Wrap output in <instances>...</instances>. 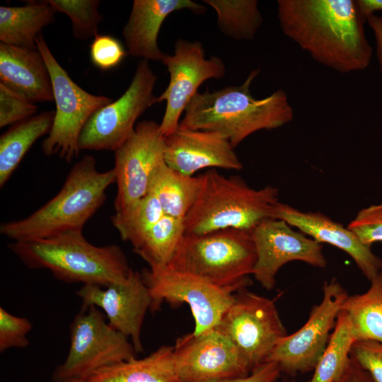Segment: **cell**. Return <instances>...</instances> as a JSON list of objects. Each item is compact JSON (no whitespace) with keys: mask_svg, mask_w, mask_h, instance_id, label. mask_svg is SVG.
Listing matches in <instances>:
<instances>
[{"mask_svg":"<svg viewBox=\"0 0 382 382\" xmlns=\"http://www.w3.org/2000/svg\"><path fill=\"white\" fill-rule=\"evenodd\" d=\"M350 320L341 310L328 345L308 382H335L347 368L356 341Z\"/></svg>","mask_w":382,"mask_h":382,"instance_id":"obj_28","label":"cell"},{"mask_svg":"<svg viewBox=\"0 0 382 382\" xmlns=\"http://www.w3.org/2000/svg\"><path fill=\"white\" fill-rule=\"evenodd\" d=\"M183 9L196 14L207 10L191 0H134L122 33L127 54L147 61H161L164 53L158 45L160 29L171 13Z\"/></svg>","mask_w":382,"mask_h":382,"instance_id":"obj_20","label":"cell"},{"mask_svg":"<svg viewBox=\"0 0 382 382\" xmlns=\"http://www.w3.org/2000/svg\"><path fill=\"white\" fill-rule=\"evenodd\" d=\"M348 296L335 278L325 282L322 300L313 306L306 323L295 332L282 338L266 361L277 363L281 371L290 374L313 370Z\"/></svg>","mask_w":382,"mask_h":382,"instance_id":"obj_12","label":"cell"},{"mask_svg":"<svg viewBox=\"0 0 382 382\" xmlns=\"http://www.w3.org/2000/svg\"><path fill=\"white\" fill-rule=\"evenodd\" d=\"M8 248L28 267L48 270L54 277L67 283L105 287L125 281L132 270L119 245H93L83 231L13 242Z\"/></svg>","mask_w":382,"mask_h":382,"instance_id":"obj_3","label":"cell"},{"mask_svg":"<svg viewBox=\"0 0 382 382\" xmlns=\"http://www.w3.org/2000/svg\"><path fill=\"white\" fill-rule=\"evenodd\" d=\"M156 81L149 61L141 59L125 92L88 119L79 137L80 150L115 151L122 146L134 133L137 119L156 103Z\"/></svg>","mask_w":382,"mask_h":382,"instance_id":"obj_9","label":"cell"},{"mask_svg":"<svg viewBox=\"0 0 382 382\" xmlns=\"http://www.w3.org/2000/svg\"><path fill=\"white\" fill-rule=\"evenodd\" d=\"M374 35L376 41V54L382 74V20L381 16L374 14L369 16L366 19Z\"/></svg>","mask_w":382,"mask_h":382,"instance_id":"obj_39","label":"cell"},{"mask_svg":"<svg viewBox=\"0 0 382 382\" xmlns=\"http://www.w3.org/2000/svg\"><path fill=\"white\" fill-rule=\"evenodd\" d=\"M201 186V175H183L163 162L153 173L148 193L157 198L164 214L185 219L195 204Z\"/></svg>","mask_w":382,"mask_h":382,"instance_id":"obj_24","label":"cell"},{"mask_svg":"<svg viewBox=\"0 0 382 382\" xmlns=\"http://www.w3.org/2000/svg\"><path fill=\"white\" fill-rule=\"evenodd\" d=\"M239 292L216 328L230 339L253 371L287 333L274 301Z\"/></svg>","mask_w":382,"mask_h":382,"instance_id":"obj_10","label":"cell"},{"mask_svg":"<svg viewBox=\"0 0 382 382\" xmlns=\"http://www.w3.org/2000/svg\"><path fill=\"white\" fill-rule=\"evenodd\" d=\"M35 42L50 74L56 104L52 127L42 142V151L47 156H57L70 162L79 154V137L88 119L112 100L78 86L58 63L42 33Z\"/></svg>","mask_w":382,"mask_h":382,"instance_id":"obj_7","label":"cell"},{"mask_svg":"<svg viewBox=\"0 0 382 382\" xmlns=\"http://www.w3.org/2000/svg\"><path fill=\"white\" fill-rule=\"evenodd\" d=\"M165 137L160 124L143 120L132 135L115 153V183L117 191L115 213L124 211L148 193L151 177L165 162Z\"/></svg>","mask_w":382,"mask_h":382,"instance_id":"obj_15","label":"cell"},{"mask_svg":"<svg viewBox=\"0 0 382 382\" xmlns=\"http://www.w3.org/2000/svg\"><path fill=\"white\" fill-rule=\"evenodd\" d=\"M173 357L179 382H217L252 372L230 339L216 328L178 338Z\"/></svg>","mask_w":382,"mask_h":382,"instance_id":"obj_14","label":"cell"},{"mask_svg":"<svg viewBox=\"0 0 382 382\" xmlns=\"http://www.w3.org/2000/svg\"><path fill=\"white\" fill-rule=\"evenodd\" d=\"M283 33L317 62L346 74L366 69L373 49L357 0H278Z\"/></svg>","mask_w":382,"mask_h":382,"instance_id":"obj_1","label":"cell"},{"mask_svg":"<svg viewBox=\"0 0 382 382\" xmlns=\"http://www.w3.org/2000/svg\"><path fill=\"white\" fill-rule=\"evenodd\" d=\"M129 337L112 328L96 306H82L70 326L67 356L53 380L85 379L103 367L135 357Z\"/></svg>","mask_w":382,"mask_h":382,"instance_id":"obj_8","label":"cell"},{"mask_svg":"<svg viewBox=\"0 0 382 382\" xmlns=\"http://www.w3.org/2000/svg\"><path fill=\"white\" fill-rule=\"evenodd\" d=\"M32 328V323L28 318L13 315L1 306L0 352L28 346L27 335Z\"/></svg>","mask_w":382,"mask_h":382,"instance_id":"obj_32","label":"cell"},{"mask_svg":"<svg viewBox=\"0 0 382 382\" xmlns=\"http://www.w3.org/2000/svg\"><path fill=\"white\" fill-rule=\"evenodd\" d=\"M260 72V69L252 70L240 86L197 92L185 108L179 127L219 132L235 149L257 131L290 122L294 110L284 90L263 98L252 96L250 85Z\"/></svg>","mask_w":382,"mask_h":382,"instance_id":"obj_2","label":"cell"},{"mask_svg":"<svg viewBox=\"0 0 382 382\" xmlns=\"http://www.w3.org/2000/svg\"><path fill=\"white\" fill-rule=\"evenodd\" d=\"M256 257L251 231L226 228L185 233L167 266L235 292L250 282Z\"/></svg>","mask_w":382,"mask_h":382,"instance_id":"obj_6","label":"cell"},{"mask_svg":"<svg viewBox=\"0 0 382 382\" xmlns=\"http://www.w3.org/2000/svg\"><path fill=\"white\" fill-rule=\"evenodd\" d=\"M164 215L157 198L151 193L111 216L120 237L134 247L146 232Z\"/></svg>","mask_w":382,"mask_h":382,"instance_id":"obj_30","label":"cell"},{"mask_svg":"<svg viewBox=\"0 0 382 382\" xmlns=\"http://www.w3.org/2000/svg\"><path fill=\"white\" fill-rule=\"evenodd\" d=\"M141 274L152 298L151 311H156L163 301L187 303L195 319V335L216 328L234 301L232 291L168 266L145 269Z\"/></svg>","mask_w":382,"mask_h":382,"instance_id":"obj_11","label":"cell"},{"mask_svg":"<svg viewBox=\"0 0 382 382\" xmlns=\"http://www.w3.org/2000/svg\"><path fill=\"white\" fill-rule=\"evenodd\" d=\"M127 54L121 42L109 35L98 34L90 45L91 60L95 66L103 71L117 66Z\"/></svg>","mask_w":382,"mask_h":382,"instance_id":"obj_33","label":"cell"},{"mask_svg":"<svg viewBox=\"0 0 382 382\" xmlns=\"http://www.w3.org/2000/svg\"><path fill=\"white\" fill-rule=\"evenodd\" d=\"M52 382H84L83 379L74 378L66 380H53Z\"/></svg>","mask_w":382,"mask_h":382,"instance_id":"obj_41","label":"cell"},{"mask_svg":"<svg viewBox=\"0 0 382 382\" xmlns=\"http://www.w3.org/2000/svg\"><path fill=\"white\" fill-rule=\"evenodd\" d=\"M184 219L164 214L133 247L150 269L167 266L185 235Z\"/></svg>","mask_w":382,"mask_h":382,"instance_id":"obj_27","label":"cell"},{"mask_svg":"<svg viewBox=\"0 0 382 382\" xmlns=\"http://www.w3.org/2000/svg\"><path fill=\"white\" fill-rule=\"evenodd\" d=\"M170 74L166 90L156 98V103L166 102L160 123V129L166 137L179 127L180 117L185 108L205 81L224 76L226 66L216 56L205 58L202 42L178 39L173 55L165 54L161 61Z\"/></svg>","mask_w":382,"mask_h":382,"instance_id":"obj_13","label":"cell"},{"mask_svg":"<svg viewBox=\"0 0 382 382\" xmlns=\"http://www.w3.org/2000/svg\"><path fill=\"white\" fill-rule=\"evenodd\" d=\"M54 110L16 123L0 137V186L9 180L33 144L52 129Z\"/></svg>","mask_w":382,"mask_h":382,"instance_id":"obj_25","label":"cell"},{"mask_svg":"<svg viewBox=\"0 0 382 382\" xmlns=\"http://www.w3.org/2000/svg\"><path fill=\"white\" fill-rule=\"evenodd\" d=\"M55 12L67 15L75 38L86 40L98 34L103 16L98 11V0H47Z\"/></svg>","mask_w":382,"mask_h":382,"instance_id":"obj_31","label":"cell"},{"mask_svg":"<svg viewBox=\"0 0 382 382\" xmlns=\"http://www.w3.org/2000/svg\"><path fill=\"white\" fill-rule=\"evenodd\" d=\"M164 161L168 167L187 176L204 168H243L234 148L224 135L181 127L165 137Z\"/></svg>","mask_w":382,"mask_h":382,"instance_id":"obj_18","label":"cell"},{"mask_svg":"<svg viewBox=\"0 0 382 382\" xmlns=\"http://www.w3.org/2000/svg\"><path fill=\"white\" fill-rule=\"evenodd\" d=\"M361 16L366 19L375 11L382 12V0H357ZM382 20V16H381Z\"/></svg>","mask_w":382,"mask_h":382,"instance_id":"obj_40","label":"cell"},{"mask_svg":"<svg viewBox=\"0 0 382 382\" xmlns=\"http://www.w3.org/2000/svg\"><path fill=\"white\" fill-rule=\"evenodd\" d=\"M350 356L366 371L375 382H382V343L374 340H356Z\"/></svg>","mask_w":382,"mask_h":382,"instance_id":"obj_36","label":"cell"},{"mask_svg":"<svg viewBox=\"0 0 382 382\" xmlns=\"http://www.w3.org/2000/svg\"><path fill=\"white\" fill-rule=\"evenodd\" d=\"M274 218L286 221L317 242L329 243L347 253L371 282L381 270L382 260L352 230L319 212H302L278 202Z\"/></svg>","mask_w":382,"mask_h":382,"instance_id":"obj_19","label":"cell"},{"mask_svg":"<svg viewBox=\"0 0 382 382\" xmlns=\"http://www.w3.org/2000/svg\"><path fill=\"white\" fill-rule=\"evenodd\" d=\"M342 310L350 320L357 340L382 343V269L367 291L347 296Z\"/></svg>","mask_w":382,"mask_h":382,"instance_id":"obj_26","label":"cell"},{"mask_svg":"<svg viewBox=\"0 0 382 382\" xmlns=\"http://www.w3.org/2000/svg\"><path fill=\"white\" fill-rule=\"evenodd\" d=\"M113 183L114 170L100 172L95 158L86 155L73 166L54 197L28 216L1 224L0 232L18 242L82 231L105 202L106 190Z\"/></svg>","mask_w":382,"mask_h":382,"instance_id":"obj_4","label":"cell"},{"mask_svg":"<svg viewBox=\"0 0 382 382\" xmlns=\"http://www.w3.org/2000/svg\"><path fill=\"white\" fill-rule=\"evenodd\" d=\"M55 11L47 1H29L21 6H0V41L6 45L35 50L42 29L55 20Z\"/></svg>","mask_w":382,"mask_h":382,"instance_id":"obj_23","label":"cell"},{"mask_svg":"<svg viewBox=\"0 0 382 382\" xmlns=\"http://www.w3.org/2000/svg\"><path fill=\"white\" fill-rule=\"evenodd\" d=\"M0 81L33 103L54 100L50 74L37 48L0 42Z\"/></svg>","mask_w":382,"mask_h":382,"instance_id":"obj_21","label":"cell"},{"mask_svg":"<svg viewBox=\"0 0 382 382\" xmlns=\"http://www.w3.org/2000/svg\"><path fill=\"white\" fill-rule=\"evenodd\" d=\"M84 382H179L173 347L163 345L142 359L136 357L103 367Z\"/></svg>","mask_w":382,"mask_h":382,"instance_id":"obj_22","label":"cell"},{"mask_svg":"<svg viewBox=\"0 0 382 382\" xmlns=\"http://www.w3.org/2000/svg\"><path fill=\"white\" fill-rule=\"evenodd\" d=\"M280 371L277 363L265 361L248 376L217 382H274L278 377Z\"/></svg>","mask_w":382,"mask_h":382,"instance_id":"obj_37","label":"cell"},{"mask_svg":"<svg viewBox=\"0 0 382 382\" xmlns=\"http://www.w3.org/2000/svg\"><path fill=\"white\" fill-rule=\"evenodd\" d=\"M38 108L3 84L0 83V127L13 125L28 119Z\"/></svg>","mask_w":382,"mask_h":382,"instance_id":"obj_34","label":"cell"},{"mask_svg":"<svg viewBox=\"0 0 382 382\" xmlns=\"http://www.w3.org/2000/svg\"><path fill=\"white\" fill-rule=\"evenodd\" d=\"M251 232L257 256L253 274L267 290L274 288L278 271L289 262L301 261L320 268L327 266L321 244L293 230L283 220L267 219Z\"/></svg>","mask_w":382,"mask_h":382,"instance_id":"obj_16","label":"cell"},{"mask_svg":"<svg viewBox=\"0 0 382 382\" xmlns=\"http://www.w3.org/2000/svg\"><path fill=\"white\" fill-rule=\"evenodd\" d=\"M83 306L103 311L109 325L131 339L136 352H142L141 330L152 298L142 274L131 270L127 279L107 286L83 285L76 292Z\"/></svg>","mask_w":382,"mask_h":382,"instance_id":"obj_17","label":"cell"},{"mask_svg":"<svg viewBox=\"0 0 382 382\" xmlns=\"http://www.w3.org/2000/svg\"><path fill=\"white\" fill-rule=\"evenodd\" d=\"M199 195L184 219L185 233L201 235L226 229H253L274 218L279 190L272 185L250 187L240 176H224L216 169L201 174Z\"/></svg>","mask_w":382,"mask_h":382,"instance_id":"obj_5","label":"cell"},{"mask_svg":"<svg viewBox=\"0 0 382 382\" xmlns=\"http://www.w3.org/2000/svg\"><path fill=\"white\" fill-rule=\"evenodd\" d=\"M216 12L217 26L228 37L252 40L263 19L256 0H204Z\"/></svg>","mask_w":382,"mask_h":382,"instance_id":"obj_29","label":"cell"},{"mask_svg":"<svg viewBox=\"0 0 382 382\" xmlns=\"http://www.w3.org/2000/svg\"><path fill=\"white\" fill-rule=\"evenodd\" d=\"M366 245L382 242V204L361 209L347 225Z\"/></svg>","mask_w":382,"mask_h":382,"instance_id":"obj_35","label":"cell"},{"mask_svg":"<svg viewBox=\"0 0 382 382\" xmlns=\"http://www.w3.org/2000/svg\"><path fill=\"white\" fill-rule=\"evenodd\" d=\"M335 382H375V381L369 373L351 357L347 368Z\"/></svg>","mask_w":382,"mask_h":382,"instance_id":"obj_38","label":"cell"}]
</instances>
